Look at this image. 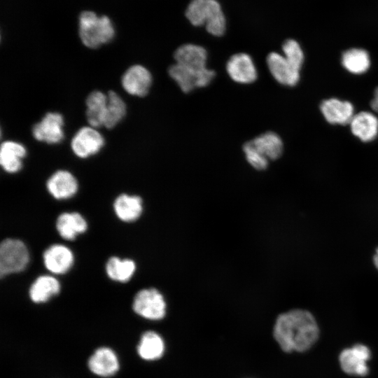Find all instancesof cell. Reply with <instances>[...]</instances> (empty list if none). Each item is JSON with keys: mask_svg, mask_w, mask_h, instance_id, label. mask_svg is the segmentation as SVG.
Wrapping results in <instances>:
<instances>
[{"mask_svg": "<svg viewBox=\"0 0 378 378\" xmlns=\"http://www.w3.org/2000/svg\"><path fill=\"white\" fill-rule=\"evenodd\" d=\"M207 10V0H191L186 10V17L194 26L205 24Z\"/></svg>", "mask_w": 378, "mask_h": 378, "instance_id": "f1b7e54d", "label": "cell"}, {"mask_svg": "<svg viewBox=\"0 0 378 378\" xmlns=\"http://www.w3.org/2000/svg\"><path fill=\"white\" fill-rule=\"evenodd\" d=\"M226 71L232 80L241 84L251 83L258 77L253 59L244 52L232 55L226 63Z\"/></svg>", "mask_w": 378, "mask_h": 378, "instance_id": "9c48e42d", "label": "cell"}, {"mask_svg": "<svg viewBox=\"0 0 378 378\" xmlns=\"http://www.w3.org/2000/svg\"><path fill=\"white\" fill-rule=\"evenodd\" d=\"M48 192L57 200L72 197L78 191V183L72 173L67 170H57L47 180Z\"/></svg>", "mask_w": 378, "mask_h": 378, "instance_id": "7c38bea8", "label": "cell"}, {"mask_svg": "<svg viewBox=\"0 0 378 378\" xmlns=\"http://www.w3.org/2000/svg\"><path fill=\"white\" fill-rule=\"evenodd\" d=\"M88 228L85 218L78 212H64L57 218L56 229L64 239L73 240Z\"/></svg>", "mask_w": 378, "mask_h": 378, "instance_id": "ac0fdd59", "label": "cell"}, {"mask_svg": "<svg viewBox=\"0 0 378 378\" xmlns=\"http://www.w3.org/2000/svg\"><path fill=\"white\" fill-rule=\"evenodd\" d=\"M136 314L149 320H160L166 314L162 295L155 288H144L136 293L132 304Z\"/></svg>", "mask_w": 378, "mask_h": 378, "instance_id": "277c9868", "label": "cell"}, {"mask_svg": "<svg viewBox=\"0 0 378 378\" xmlns=\"http://www.w3.org/2000/svg\"><path fill=\"white\" fill-rule=\"evenodd\" d=\"M61 289L59 281L50 275L37 277L29 287V295L35 303H43L57 295Z\"/></svg>", "mask_w": 378, "mask_h": 378, "instance_id": "ffe728a7", "label": "cell"}, {"mask_svg": "<svg viewBox=\"0 0 378 378\" xmlns=\"http://www.w3.org/2000/svg\"><path fill=\"white\" fill-rule=\"evenodd\" d=\"M318 328L312 314L306 310L293 309L280 314L274 327V337L285 352H302L317 340Z\"/></svg>", "mask_w": 378, "mask_h": 378, "instance_id": "6da1fadb", "label": "cell"}, {"mask_svg": "<svg viewBox=\"0 0 378 378\" xmlns=\"http://www.w3.org/2000/svg\"><path fill=\"white\" fill-rule=\"evenodd\" d=\"M90 370L101 377H111L119 368L118 358L113 350L107 347L97 349L88 361Z\"/></svg>", "mask_w": 378, "mask_h": 378, "instance_id": "e0dca14e", "label": "cell"}, {"mask_svg": "<svg viewBox=\"0 0 378 378\" xmlns=\"http://www.w3.org/2000/svg\"><path fill=\"white\" fill-rule=\"evenodd\" d=\"M107 101V94L99 90L92 91L88 95L85 115L90 126L95 128L104 126Z\"/></svg>", "mask_w": 378, "mask_h": 378, "instance_id": "44dd1931", "label": "cell"}, {"mask_svg": "<svg viewBox=\"0 0 378 378\" xmlns=\"http://www.w3.org/2000/svg\"><path fill=\"white\" fill-rule=\"evenodd\" d=\"M29 253L24 243L17 239H6L0 245V274L1 277L24 270Z\"/></svg>", "mask_w": 378, "mask_h": 378, "instance_id": "3957f363", "label": "cell"}, {"mask_svg": "<svg viewBox=\"0 0 378 378\" xmlns=\"http://www.w3.org/2000/svg\"><path fill=\"white\" fill-rule=\"evenodd\" d=\"M349 125L351 133L363 142L374 140L378 134V118L371 112L354 114Z\"/></svg>", "mask_w": 378, "mask_h": 378, "instance_id": "2e32d148", "label": "cell"}, {"mask_svg": "<svg viewBox=\"0 0 378 378\" xmlns=\"http://www.w3.org/2000/svg\"><path fill=\"white\" fill-rule=\"evenodd\" d=\"M64 118L57 112L46 113L41 120L36 123L31 130L34 138L48 144H56L64 137Z\"/></svg>", "mask_w": 378, "mask_h": 378, "instance_id": "8992f818", "label": "cell"}, {"mask_svg": "<svg viewBox=\"0 0 378 378\" xmlns=\"http://www.w3.org/2000/svg\"><path fill=\"white\" fill-rule=\"evenodd\" d=\"M113 210L120 220L127 223L135 221L143 211L142 200L137 195L121 194L113 202Z\"/></svg>", "mask_w": 378, "mask_h": 378, "instance_id": "d6986e66", "label": "cell"}, {"mask_svg": "<svg viewBox=\"0 0 378 378\" xmlns=\"http://www.w3.org/2000/svg\"><path fill=\"white\" fill-rule=\"evenodd\" d=\"M115 34L107 16L98 18L92 11L81 13L79 18V35L82 43L90 48H97L110 42Z\"/></svg>", "mask_w": 378, "mask_h": 378, "instance_id": "7a4b0ae2", "label": "cell"}, {"mask_svg": "<svg viewBox=\"0 0 378 378\" xmlns=\"http://www.w3.org/2000/svg\"><path fill=\"white\" fill-rule=\"evenodd\" d=\"M46 268L52 274H63L72 267L74 256L66 246L56 244L47 248L43 254Z\"/></svg>", "mask_w": 378, "mask_h": 378, "instance_id": "30bf717a", "label": "cell"}, {"mask_svg": "<svg viewBox=\"0 0 378 378\" xmlns=\"http://www.w3.org/2000/svg\"><path fill=\"white\" fill-rule=\"evenodd\" d=\"M282 52L286 59L300 71L304 56L300 43L293 38H288L282 45Z\"/></svg>", "mask_w": 378, "mask_h": 378, "instance_id": "f546056e", "label": "cell"}, {"mask_svg": "<svg viewBox=\"0 0 378 378\" xmlns=\"http://www.w3.org/2000/svg\"><path fill=\"white\" fill-rule=\"evenodd\" d=\"M104 144V138L97 128L84 126L72 137L71 148L75 155L85 159L98 153Z\"/></svg>", "mask_w": 378, "mask_h": 378, "instance_id": "5b68a950", "label": "cell"}, {"mask_svg": "<svg viewBox=\"0 0 378 378\" xmlns=\"http://www.w3.org/2000/svg\"><path fill=\"white\" fill-rule=\"evenodd\" d=\"M174 57L176 63L195 71L206 68L207 52L200 46L192 43L183 44L176 50Z\"/></svg>", "mask_w": 378, "mask_h": 378, "instance_id": "9a60e30c", "label": "cell"}, {"mask_svg": "<svg viewBox=\"0 0 378 378\" xmlns=\"http://www.w3.org/2000/svg\"><path fill=\"white\" fill-rule=\"evenodd\" d=\"M370 350L364 344H357L344 349L339 361L342 370L351 375L365 376L368 373L367 361L370 358Z\"/></svg>", "mask_w": 378, "mask_h": 378, "instance_id": "52a82bcc", "label": "cell"}, {"mask_svg": "<svg viewBox=\"0 0 378 378\" xmlns=\"http://www.w3.org/2000/svg\"><path fill=\"white\" fill-rule=\"evenodd\" d=\"M152 75L141 64L130 66L122 74L121 84L125 91L136 97L146 96L152 85Z\"/></svg>", "mask_w": 378, "mask_h": 378, "instance_id": "ba28073f", "label": "cell"}, {"mask_svg": "<svg viewBox=\"0 0 378 378\" xmlns=\"http://www.w3.org/2000/svg\"><path fill=\"white\" fill-rule=\"evenodd\" d=\"M168 73L183 92H189L197 88L199 71L175 63L169 66Z\"/></svg>", "mask_w": 378, "mask_h": 378, "instance_id": "83f0119b", "label": "cell"}, {"mask_svg": "<svg viewBox=\"0 0 378 378\" xmlns=\"http://www.w3.org/2000/svg\"><path fill=\"white\" fill-rule=\"evenodd\" d=\"M204 26L206 31L215 36H220L225 31V17L221 6L217 0H207V10Z\"/></svg>", "mask_w": 378, "mask_h": 378, "instance_id": "4316f807", "label": "cell"}, {"mask_svg": "<svg viewBox=\"0 0 378 378\" xmlns=\"http://www.w3.org/2000/svg\"><path fill=\"white\" fill-rule=\"evenodd\" d=\"M267 64L273 78L280 84L294 86L300 80V71L282 55L276 52L268 54Z\"/></svg>", "mask_w": 378, "mask_h": 378, "instance_id": "8fae6325", "label": "cell"}, {"mask_svg": "<svg viewBox=\"0 0 378 378\" xmlns=\"http://www.w3.org/2000/svg\"><path fill=\"white\" fill-rule=\"evenodd\" d=\"M373 262H374V264L375 267L378 270V248H377V249L376 251V253L374 255Z\"/></svg>", "mask_w": 378, "mask_h": 378, "instance_id": "d6a6232c", "label": "cell"}, {"mask_svg": "<svg viewBox=\"0 0 378 378\" xmlns=\"http://www.w3.org/2000/svg\"><path fill=\"white\" fill-rule=\"evenodd\" d=\"M320 110L324 118L330 124H349L355 114L351 102L337 98L323 100L321 103Z\"/></svg>", "mask_w": 378, "mask_h": 378, "instance_id": "4fadbf2b", "label": "cell"}, {"mask_svg": "<svg viewBox=\"0 0 378 378\" xmlns=\"http://www.w3.org/2000/svg\"><path fill=\"white\" fill-rule=\"evenodd\" d=\"M136 270L135 262L130 259L111 257L106 264V272L111 280L125 283L130 280Z\"/></svg>", "mask_w": 378, "mask_h": 378, "instance_id": "cb8c5ba5", "label": "cell"}, {"mask_svg": "<svg viewBox=\"0 0 378 378\" xmlns=\"http://www.w3.org/2000/svg\"><path fill=\"white\" fill-rule=\"evenodd\" d=\"M108 101L104 121V127L112 129L125 116L127 106L125 102L115 92L111 90L107 93Z\"/></svg>", "mask_w": 378, "mask_h": 378, "instance_id": "484cf974", "label": "cell"}, {"mask_svg": "<svg viewBox=\"0 0 378 378\" xmlns=\"http://www.w3.org/2000/svg\"><path fill=\"white\" fill-rule=\"evenodd\" d=\"M370 105L373 111L378 113V88L374 91Z\"/></svg>", "mask_w": 378, "mask_h": 378, "instance_id": "1f68e13d", "label": "cell"}, {"mask_svg": "<svg viewBox=\"0 0 378 378\" xmlns=\"http://www.w3.org/2000/svg\"><path fill=\"white\" fill-rule=\"evenodd\" d=\"M164 350V344L162 337L155 332H144L137 347L140 357L146 360L160 358Z\"/></svg>", "mask_w": 378, "mask_h": 378, "instance_id": "d4e9b609", "label": "cell"}, {"mask_svg": "<svg viewBox=\"0 0 378 378\" xmlns=\"http://www.w3.org/2000/svg\"><path fill=\"white\" fill-rule=\"evenodd\" d=\"M247 162L255 169L263 170L268 166V159L261 154L249 141L243 146Z\"/></svg>", "mask_w": 378, "mask_h": 378, "instance_id": "4dcf8cb0", "label": "cell"}, {"mask_svg": "<svg viewBox=\"0 0 378 378\" xmlns=\"http://www.w3.org/2000/svg\"><path fill=\"white\" fill-rule=\"evenodd\" d=\"M341 62L343 67L354 74H364L370 66L368 52L360 48H352L345 50L342 53Z\"/></svg>", "mask_w": 378, "mask_h": 378, "instance_id": "7402d4cb", "label": "cell"}, {"mask_svg": "<svg viewBox=\"0 0 378 378\" xmlns=\"http://www.w3.org/2000/svg\"><path fill=\"white\" fill-rule=\"evenodd\" d=\"M26 155L27 149L21 143L7 140L1 144L0 164L7 173L15 174L20 171Z\"/></svg>", "mask_w": 378, "mask_h": 378, "instance_id": "5bb4252c", "label": "cell"}, {"mask_svg": "<svg viewBox=\"0 0 378 378\" xmlns=\"http://www.w3.org/2000/svg\"><path fill=\"white\" fill-rule=\"evenodd\" d=\"M268 160H276L282 154L284 145L281 137L273 132H267L250 141Z\"/></svg>", "mask_w": 378, "mask_h": 378, "instance_id": "603a6c76", "label": "cell"}]
</instances>
